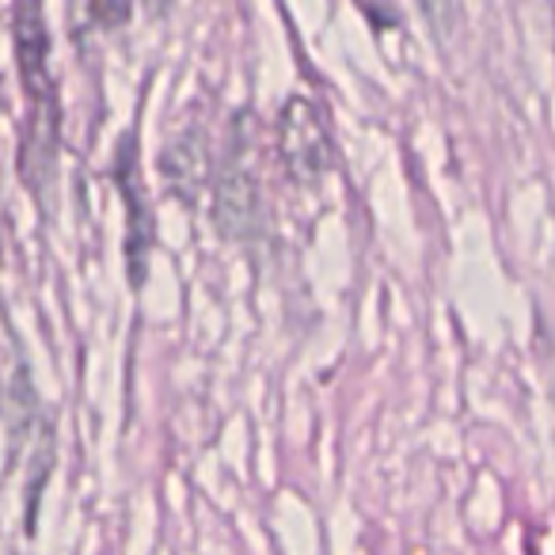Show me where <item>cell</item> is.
Returning <instances> with one entry per match:
<instances>
[{
    "mask_svg": "<svg viewBox=\"0 0 555 555\" xmlns=\"http://www.w3.org/2000/svg\"><path fill=\"white\" fill-rule=\"evenodd\" d=\"M115 183L122 194L126 209V274H130V286H145V270H149V251H153V214H149L145 186H141V168H138V133H122L115 149Z\"/></svg>",
    "mask_w": 555,
    "mask_h": 555,
    "instance_id": "obj_4",
    "label": "cell"
},
{
    "mask_svg": "<svg viewBox=\"0 0 555 555\" xmlns=\"http://www.w3.org/2000/svg\"><path fill=\"white\" fill-rule=\"evenodd\" d=\"M160 171L168 179V186L176 194H183L186 202L198 194V186H206V179H214V160H209L206 130L202 126H186L179 138H171L164 145Z\"/></svg>",
    "mask_w": 555,
    "mask_h": 555,
    "instance_id": "obj_5",
    "label": "cell"
},
{
    "mask_svg": "<svg viewBox=\"0 0 555 555\" xmlns=\"http://www.w3.org/2000/svg\"><path fill=\"white\" fill-rule=\"evenodd\" d=\"M47 411L39 403V392H35V377L31 365L24 358H16L9 377V468H16L20 453H24V438L35 441V434L47 423Z\"/></svg>",
    "mask_w": 555,
    "mask_h": 555,
    "instance_id": "obj_6",
    "label": "cell"
},
{
    "mask_svg": "<svg viewBox=\"0 0 555 555\" xmlns=\"http://www.w3.org/2000/svg\"><path fill=\"white\" fill-rule=\"evenodd\" d=\"M544 373H547V388H552V400H555V362H552V365H547V370H544Z\"/></svg>",
    "mask_w": 555,
    "mask_h": 555,
    "instance_id": "obj_9",
    "label": "cell"
},
{
    "mask_svg": "<svg viewBox=\"0 0 555 555\" xmlns=\"http://www.w3.org/2000/svg\"><path fill=\"white\" fill-rule=\"evenodd\" d=\"M12 42L24 80V138H20V179L39 202H47L57 179V153H62V92L50 69V31L42 4L20 0L12 9Z\"/></svg>",
    "mask_w": 555,
    "mask_h": 555,
    "instance_id": "obj_1",
    "label": "cell"
},
{
    "mask_svg": "<svg viewBox=\"0 0 555 555\" xmlns=\"http://www.w3.org/2000/svg\"><path fill=\"white\" fill-rule=\"evenodd\" d=\"M130 4H88V20H92L100 31H111V27L126 24L130 20Z\"/></svg>",
    "mask_w": 555,
    "mask_h": 555,
    "instance_id": "obj_8",
    "label": "cell"
},
{
    "mask_svg": "<svg viewBox=\"0 0 555 555\" xmlns=\"http://www.w3.org/2000/svg\"><path fill=\"white\" fill-rule=\"evenodd\" d=\"M251 149H247V118L236 115L229 130V141H224V153L214 168V221L224 236L240 240H255L267 224L262 217V198H259V183H255V171H251Z\"/></svg>",
    "mask_w": 555,
    "mask_h": 555,
    "instance_id": "obj_2",
    "label": "cell"
},
{
    "mask_svg": "<svg viewBox=\"0 0 555 555\" xmlns=\"http://www.w3.org/2000/svg\"><path fill=\"white\" fill-rule=\"evenodd\" d=\"M31 461H27V502H24V529L27 537L39 532V509H42V494H47V479L54 472V456H57V434L54 423H42V430L31 441Z\"/></svg>",
    "mask_w": 555,
    "mask_h": 555,
    "instance_id": "obj_7",
    "label": "cell"
},
{
    "mask_svg": "<svg viewBox=\"0 0 555 555\" xmlns=\"http://www.w3.org/2000/svg\"><path fill=\"white\" fill-rule=\"evenodd\" d=\"M278 156L294 183L317 186L335 168V141L324 122V111L309 95L294 92L278 111Z\"/></svg>",
    "mask_w": 555,
    "mask_h": 555,
    "instance_id": "obj_3",
    "label": "cell"
},
{
    "mask_svg": "<svg viewBox=\"0 0 555 555\" xmlns=\"http://www.w3.org/2000/svg\"><path fill=\"white\" fill-rule=\"evenodd\" d=\"M552 20H555V9H552Z\"/></svg>",
    "mask_w": 555,
    "mask_h": 555,
    "instance_id": "obj_10",
    "label": "cell"
}]
</instances>
